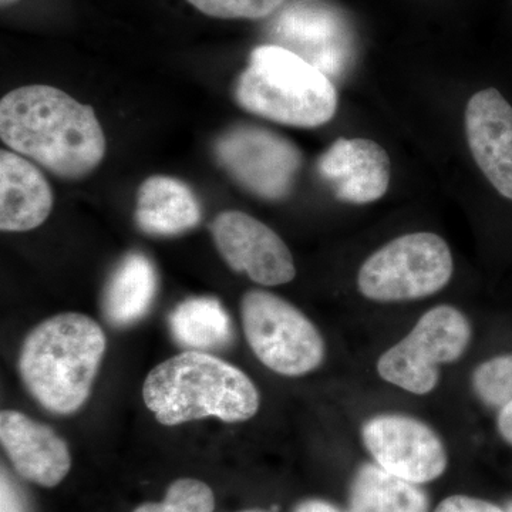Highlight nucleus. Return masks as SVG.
<instances>
[{"mask_svg":"<svg viewBox=\"0 0 512 512\" xmlns=\"http://www.w3.org/2000/svg\"><path fill=\"white\" fill-rule=\"evenodd\" d=\"M0 138L50 173L79 180L99 167L106 137L93 107L52 86H26L0 101Z\"/></svg>","mask_w":512,"mask_h":512,"instance_id":"f257e3e1","label":"nucleus"},{"mask_svg":"<svg viewBox=\"0 0 512 512\" xmlns=\"http://www.w3.org/2000/svg\"><path fill=\"white\" fill-rule=\"evenodd\" d=\"M106 346L103 329L89 316H53L25 339L19 356L20 376L46 410L73 414L89 399Z\"/></svg>","mask_w":512,"mask_h":512,"instance_id":"f03ea898","label":"nucleus"},{"mask_svg":"<svg viewBox=\"0 0 512 512\" xmlns=\"http://www.w3.org/2000/svg\"><path fill=\"white\" fill-rule=\"evenodd\" d=\"M143 399L164 426L207 417L238 423L259 410L252 380L238 367L200 350L180 353L154 367L144 382Z\"/></svg>","mask_w":512,"mask_h":512,"instance_id":"7ed1b4c3","label":"nucleus"},{"mask_svg":"<svg viewBox=\"0 0 512 512\" xmlns=\"http://www.w3.org/2000/svg\"><path fill=\"white\" fill-rule=\"evenodd\" d=\"M235 99L255 116L298 128L323 126L338 110V92L328 74L279 45L252 50L235 84Z\"/></svg>","mask_w":512,"mask_h":512,"instance_id":"20e7f679","label":"nucleus"},{"mask_svg":"<svg viewBox=\"0 0 512 512\" xmlns=\"http://www.w3.org/2000/svg\"><path fill=\"white\" fill-rule=\"evenodd\" d=\"M453 271L447 242L431 232H414L369 256L357 275V288L370 301H417L446 288Z\"/></svg>","mask_w":512,"mask_h":512,"instance_id":"39448f33","label":"nucleus"},{"mask_svg":"<svg viewBox=\"0 0 512 512\" xmlns=\"http://www.w3.org/2000/svg\"><path fill=\"white\" fill-rule=\"evenodd\" d=\"M241 315L252 352L272 372L296 377L322 365V335L292 303L274 293L249 291L242 298Z\"/></svg>","mask_w":512,"mask_h":512,"instance_id":"423d86ee","label":"nucleus"},{"mask_svg":"<svg viewBox=\"0 0 512 512\" xmlns=\"http://www.w3.org/2000/svg\"><path fill=\"white\" fill-rule=\"evenodd\" d=\"M470 340L467 316L454 306H436L421 316L406 338L380 356L377 372L406 392H433L439 383V366L460 359Z\"/></svg>","mask_w":512,"mask_h":512,"instance_id":"0eeeda50","label":"nucleus"},{"mask_svg":"<svg viewBox=\"0 0 512 512\" xmlns=\"http://www.w3.org/2000/svg\"><path fill=\"white\" fill-rule=\"evenodd\" d=\"M215 154L229 177L262 200H284L302 167V153L288 138L255 126L222 134Z\"/></svg>","mask_w":512,"mask_h":512,"instance_id":"6e6552de","label":"nucleus"},{"mask_svg":"<svg viewBox=\"0 0 512 512\" xmlns=\"http://www.w3.org/2000/svg\"><path fill=\"white\" fill-rule=\"evenodd\" d=\"M363 443L377 466L414 484L443 476L448 456L439 434L423 421L402 414H380L367 420Z\"/></svg>","mask_w":512,"mask_h":512,"instance_id":"1a4fd4ad","label":"nucleus"},{"mask_svg":"<svg viewBox=\"0 0 512 512\" xmlns=\"http://www.w3.org/2000/svg\"><path fill=\"white\" fill-rule=\"evenodd\" d=\"M215 245L234 271L264 286L285 285L296 276L284 239L251 215L225 211L211 225Z\"/></svg>","mask_w":512,"mask_h":512,"instance_id":"9d476101","label":"nucleus"},{"mask_svg":"<svg viewBox=\"0 0 512 512\" xmlns=\"http://www.w3.org/2000/svg\"><path fill=\"white\" fill-rule=\"evenodd\" d=\"M318 171L339 201L369 204L386 194L392 163L376 141L338 138L319 158Z\"/></svg>","mask_w":512,"mask_h":512,"instance_id":"9b49d317","label":"nucleus"},{"mask_svg":"<svg viewBox=\"0 0 512 512\" xmlns=\"http://www.w3.org/2000/svg\"><path fill=\"white\" fill-rule=\"evenodd\" d=\"M466 134L480 170L495 190L512 201V107L503 94L485 89L471 97Z\"/></svg>","mask_w":512,"mask_h":512,"instance_id":"f8f14e48","label":"nucleus"},{"mask_svg":"<svg viewBox=\"0 0 512 512\" xmlns=\"http://www.w3.org/2000/svg\"><path fill=\"white\" fill-rule=\"evenodd\" d=\"M0 441L15 470L30 483L56 487L72 468L64 440L23 413L5 410L0 414Z\"/></svg>","mask_w":512,"mask_h":512,"instance_id":"ddd939ff","label":"nucleus"},{"mask_svg":"<svg viewBox=\"0 0 512 512\" xmlns=\"http://www.w3.org/2000/svg\"><path fill=\"white\" fill-rule=\"evenodd\" d=\"M53 208V192L36 165L12 151H0V229L32 231Z\"/></svg>","mask_w":512,"mask_h":512,"instance_id":"4468645a","label":"nucleus"},{"mask_svg":"<svg viewBox=\"0 0 512 512\" xmlns=\"http://www.w3.org/2000/svg\"><path fill=\"white\" fill-rule=\"evenodd\" d=\"M136 221L150 235L184 234L201 221L200 202L183 181L154 175L138 190Z\"/></svg>","mask_w":512,"mask_h":512,"instance_id":"2eb2a0df","label":"nucleus"},{"mask_svg":"<svg viewBox=\"0 0 512 512\" xmlns=\"http://www.w3.org/2000/svg\"><path fill=\"white\" fill-rule=\"evenodd\" d=\"M157 272L146 255L128 254L110 276L103 309L114 326H130L143 318L157 293Z\"/></svg>","mask_w":512,"mask_h":512,"instance_id":"dca6fc26","label":"nucleus"},{"mask_svg":"<svg viewBox=\"0 0 512 512\" xmlns=\"http://www.w3.org/2000/svg\"><path fill=\"white\" fill-rule=\"evenodd\" d=\"M419 484L393 476L377 464H363L350 484L349 512H429Z\"/></svg>","mask_w":512,"mask_h":512,"instance_id":"f3484780","label":"nucleus"},{"mask_svg":"<svg viewBox=\"0 0 512 512\" xmlns=\"http://www.w3.org/2000/svg\"><path fill=\"white\" fill-rule=\"evenodd\" d=\"M278 36L291 43L289 50L308 60L328 76H339L346 69L348 56L336 45V33L332 23L320 19L315 13L291 9L279 20Z\"/></svg>","mask_w":512,"mask_h":512,"instance_id":"a211bd4d","label":"nucleus"},{"mask_svg":"<svg viewBox=\"0 0 512 512\" xmlns=\"http://www.w3.org/2000/svg\"><path fill=\"white\" fill-rule=\"evenodd\" d=\"M170 326L181 346L200 352L222 348L232 339L228 313L218 299L208 296L180 303L171 315Z\"/></svg>","mask_w":512,"mask_h":512,"instance_id":"6ab92c4d","label":"nucleus"},{"mask_svg":"<svg viewBox=\"0 0 512 512\" xmlns=\"http://www.w3.org/2000/svg\"><path fill=\"white\" fill-rule=\"evenodd\" d=\"M214 493L195 478H180L168 487L161 503L138 505L133 512H214Z\"/></svg>","mask_w":512,"mask_h":512,"instance_id":"aec40b11","label":"nucleus"},{"mask_svg":"<svg viewBox=\"0 0 512 512\" xmlns=\"http://www.w3.org/2000/svg\"><path fill=\"white\" fill-rule=\"evenodd\" d=\"M473 387L478 399L494 409L512 403V355L493 357L478 366Z\"/></svg>","mask_w":512,"mask_h":512,"instance_id":"412c9836","label":"nucleus"},{"mask_svg":"<svg viewBox=\"0 0 512 512\" xmlns=\"http://www.w3.org/2000/svg\"><path fill=\"white\" fill-rule=\"evenodd\" d=\"M204 15L217 19L268 18L276 12L285 0H187Z\"/></svg>","mask_w":512,"mask_h":512,"instance_id":"4be33fe9","label":"nucleus"},{"mask_svg":"<svg viewBox=\"0 0 512 512\" xmlns=\"http://www.w3.org/2000/svg\"><path fill=\"white\" fill-rule=\"evenodd\" d=\"M434 512H504V508L468 495H451L441 501Z\"/></svg>","mask_w":512,"mask_h":512,"instance_id":"5701e85b","label":"nucleus"},{"mask_svg":"<svg viewBox=\"0 0 512 512\" xmlns=\"http://www.w3.org/2000/svg\"><path fill=\"white\" fill-rule=\"evenodd\" d=\"M2 512H25L18 488L5 471H2Z\"/></svg>","mask_w":512,"mask_h":512,"instance_id":"b1692460","label":"nucleus"},{"mask_svg":"<svg viewBox=\"0 0 512 512\" xmlns=\"http://www.w3.org/2000/svg\"><path fill=\"white\" fill-rule=\"evenodd\" d=\"M497 426L501 437L512 446V403L500 410Z\"/></svg>","mask_w":512,"mask_h":512,"instance_id":"393cba45","label":"nucleus"},{"mask_svg":"<svg viewBox=\"0 0 512 512\" xmlns=\"http://www.w3.org/2000/svg\"><path fill=\"white\" fill-rule=\"evenodd\" d=\"M295 512H342L335 505L328 503L323 500H306L302 501L298 507L295 508Z\"/></svg>","mask_w":512,"mask_h":512,"instance_id":"a878e982","label":"nucleus"},{"mask_svg":"<svg viewBox=\"0 0 512 512\" xmlns=\"http://www.w3.org/2000/svg\"><path fill=\"white\" fill-rule=\"evenodd\" d=\"M504 512H512V500L507 501V504L504 505Z\"/></svg>","mask_w":512,"mask_h":512,"instance_id":"bb28decb","label":"nucleus"},{"mask_svg":"<svg viewBox=\"0 0 512 512\" xmlns=\"http://www.w3.org/2000/svg\"><path fill=\"white\" fill-rule=\"evenodd\" d=\"M242 512H266V511H261V510H248V511H242Z\"/></svg>","mask_w":512,"mask_h":512,"instance_id":"cd10ccee","label":"nucleus"}]
</instances>
